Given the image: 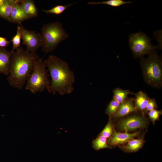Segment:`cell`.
Here are the masks:
<instances>
[{
    "instance_id": "15",
    "label": "cell",
    "mask_w": 162,
    "mask_h": 162,
    "mask_svg": "<svg viewBox=\"0 0 162 162\" xmlns=\"http://www.w3.org/2000/svg\"><path fill=\"white\" fill-rule=\"evenodd\" d=\"M19 5L31 18L38 16V10L33 0H21Z\"/></svg>"
},
{
    "instance_id": "9",
    "label": "cell",
    "mask_w": 162,
    "mask_h": 162,
    "mask_svg": "<svg viewBox=\"0 0 162 162\" xmlns=\"http://www.w3.org/2000/svg\"><path fill=\"white\" fill-rule=\"evenodd\" d=\"M140 134V131L132 134L125 132H118L116 131L114 128L112 135L107 140V143L111 147L124 144L131 139L138 136Z\"/></svg>"
},
{
    "instance_id": "12",
    "label": "cell",
    "mask_w": 162,
    "mask_h": 162,
    "mask_svg": "<svg viewBox=\"0 0 162 162\" xmlns=\"http://www.w3.org/2000/svg\"><path fill=\"white\" fill-rule=\"evenodd\" d=\"M31 18L20 6L19 4H15L13 7L9 22L21 25L22 22Z\"/></svg>"
},
{
    "instance_id": "24",
    "label": "cell",
    "mask_w": 162,
    "mask_h": 162,
    "mask_svg": "<svg viewBox=\"0 0 162 162\" xmlns=\"http://www.w3.org/2000/svg\"><path fill=\"white\" fill-rule=\"evenodd\" d=\"M147 113L151 120L154 123L155 121L158 119L160 116L162 114V111L154 109L149 111Z\"/></svg>"
},
{
    "instance_id": "13",
    "label": "cell",
    "mask_w": 162,
    "mask_h": 162,
    "mask_svg": "<svg viewBox=\"0 0 162 162\" xmlns=\"http://www.w3.org/2000/svg\"><path fill=\"white\" fill-rule=\"evenodd\" d=\"M135 98H134L135 106L137 110L140 111L143 115L149 100L147 94L142 91L134 94Z\"/></svg>"
},
{
    "instance_id": "8",
    "label": "cell",
    "mask_w": 162,
    "mask_h": 162,
    "mask_svg": "<svg viewBox=\"0 0 162 162\" xmlns=\"http://www.w3.org/2000/svg\"><path fill=\"white\" fill-rule=\"evenodd\" d=\"M147 121L143 116L134 115L120 119L117 127L121 130L128 132L146 126Z\"/></svg>"
},
{
    "instance_id": "22",
    "label": "cell",
    "mask_w": 162,
    "mask_h": 162,
    "mask_svg": "<svg viewBox=\"0 0 162 162\" xmlns=\"http://www.w3.org/2000/svg\"><path fill=\"white\" fill-rule=\"evenodd\" d=\"M22 35L21 27L20 25H18L17 27L16 34L13 37L10 41L12 43L13 47L11 51H14L20 47Z\"/></svg>"
},
{
    "instance_id": "21",
    "label": "cell",
    "mask_w": 162,
    "mask_h": 162,
    "mask_svg": "<svg viewBox=\"0 0 162 162\" xmlns=\"http://www.w3.org/2000/svg\"><path fill=\"white\" fill-rule=\"evenodd\" d=\"M74 4H70L64 5H57L50 9L43 10L42 11L47 14H53L58 15H59L62 14L67 8L73 5Z\"/></svg>"
},
{
    "instance_id": "6",
    "label": "cell",
    "mask_w": 162,
    "mask_h": 162,
    "mask_svg": "<svg viewBox=\"0 0 162 162\" xmlns=\"http://www.w3.org/2000/svg\"><path fill=\"white\" fill-rule=\"evenodd\" d=\"M150 39L144 33L138 32L129 35L130 47L135 58H142L146 54L156 52L158 47L154 46Z\"/></svg>"
},
{
    "instance_id": "11",
    "label": "cell",
    "mask_w": 162,
    "mask_h": 162,
    "mask_svg": "<svg viewBox=\"0 0 162 162\" xmlns=\"http://www.w3.org/2000/svg\"><path fill=\"white\" fill-rule=\"evenodd\" d=\"M137 110L134 104V98H128L120 104L118 109L113 117L119 118L123 117L133 112L137 111Z\"/></svg>"
},
{
    "instance_id": "7",
    "label": "cell",
    "mask_w": 162,
    "mask_h": 162,
    "mask_svg": "<svg viewBox=\"0 0 162 162\" xmlns=\"http://www.w3.org/2000/svg\"><path fill=\"white\" fill-rule=\"evenodd\" d=\"M20 25L22 39L23 44L26 46V50L31 53H36L38 49L42 46L40 33L27 29L22 24Z\"/></svg>"
},
{
    "instance_id": "5",
    "label": "cell",
    "mask_w": 162,
    "mask_h": 162,
    "mask_svg": "<svg viewBox=\"0 0 162 162\" xmlns=\"http://www.w3.org/2000/svg\"><path fill=\"white\" fill-rule=\"evenodd\" d=\"M46 67L42 58L36 60L34 70L26 81V90L35 94L43 91L50 86L51 82Z\"/></svg>"
},
{
    "instance_id": "25",
    "label": "cell",
    "mask_w": 162,
    "mask_h": 162,
    "mask_svg": "<svg viewBox=\"0 0 162 162\" xmlns=\"http://www.w3.org/2000/svg\"><path fill=\"white\" fill-rule=\"evenodd\" d=\"M157 107V104L155 99L154 98H149L145 113H147L149 111L155 109Z\"/></svg>"
},
{
    "instance_id": "27",
    "label": "cell",
    "mask_w": 162,
    "mask_h": 162,
    "mask_svg": "<svg viewBox=\"0 0 162 162\" xmlns=\"http://www.w3.org/2000/svg\"><path fill=\"white\" fill-rule=\"evenodd\" d=\"M5 0H0V7L4 3Z\"/></svg>"
},
{
    "instance_id": "3",
    "label": "cell",
    "mask_w": 162,
    "mask_h": 162,
    "mask_svg": "<svg viewBox=\"0 0 162 162\" xmlns=\"http://www.w3.org/2000/svg\"><path fill=\"white\" fill-rule=\"evenodd\" d=\"M143 76L146 82L156 88L162 85L161 58L154 52L146 58H141L140 62Z\"/></svg>"
},
{
    "instance_id": "14",
    "label": "cell",
    "mask_w": 162,
    "mask_h": 162,
    "mask_svg": "<svg viewBox=\"0 0 162 162\" xmlns=\"http://www.w3.org/2000/svg\"><path fill=\"white\" fill-rule=\"evenodd\" d=\"M21 0H5L0 7V17L9 21L12 8L15 4H19Z\"/></svg>"
},
{
    "instance_id": "1",
    "label": "cell",
    "mask_w": 162,
    "mask_h": 162,
    "mask_svg": "<svg viewBox=\"0 0 162 162\" xmlns=\"http://www.w3.org/2000/svg\"><path fill=\"white\" fill-rule=\"evenodd\" d=\"M51 78L48 92L61 95L71 93L74 91L75 77L67 62L54 55H50L44 61Z\"/></svg>"
},
{
    "instance_id": "10",
    "label": "cell",
    "mask_w": 162,
    "mask_h": 162,
    "mask_svg": "<svg viewBox=\"0 0 162 162\" xmlns=\"http://www.w3.org/2000/svg\"><path fill=\"white\" fill-rule=\"evenodd\" d=\"M13 52L8 51L6 48H0V74L9 75L10 58Z\"/></svg>"
},
{
    "instance_id": "4",
    "label": "cell",
    "mask_w": 162,
    "mask_h": 162,
    "mask_svg": "<svg viewBox=\"0 0 162 162\" xmlns=\"http://www.w3.org/2000/svg\"><path fill=\"white\" fill-rule=\"evenodd\" d=\"M40 34L42 50L46 53L53 51L62 41L68 36L62 24L58 22L44 25Z\"/></svg>"
},
{
    "instance_id": "20",
    "label": "cell",
    "mask_w": 162,
    "mask_h": 162,
    "mask_svg": "<svg viewBox=\"0 0 162 162\" xmlns=\"http://www.w3.org/2000/svg\"><path fill=\"white\" fill-rule=\"evenodd\" d=\"M131 2H126L123 0H109L101 2H92L88 3V4H103L108 5L113 7H118L125 4L130 3Z\"/></svg>"
},
{
    "instance_id": "17",
    "label": "cell",
    "mask_w": 162,
    "mask_h": 162,
    "mask_svg": "<svg viewBox=\"0 0 162 162\" xmlns=\"http://www.w3.org/2000/svg\"><path fill=\"white\" fill-rule=\"evenodd\" d=\"M113 98L120 104L128 98V96L129 94H135L129 90H123L119 88H115L113 90Z\"/></svg>"
},
{
    "instance_id": "2",
    "label": "cell",
    "mask_w": 162,
    "mask_h": 162,
    "mask_svg": "<svg viewBox=\"0 0 162 162\" xmlns=\"http://www.w3.org/2000/svg\"><path fill=\"white\" fill-rule=\"evenodd\" d=\"M36 53H31L20 47L13 51L10 58V74L7 78L13 87L21 89L34 70L36 60Z\"/></svg>"
},
{
    "instance_id": "23",
    "label": "cell",
    "mask_w": 162,
    "mask_h": 162,
    "mask_svg": "<svg viewBox=\"0 0 162 162\" xmlns=\"http://www.w3.org/2000/svg\"><path fill=\"white\" fill-rule=\"evenodd\" d=\"M114 127L112 122L111 118H109L107 123L99 134V136H103L107 139L111 137L113 135Z\"/></svg>"
},
{
    "instance_id": "26",
    "label": "cell",
    "mask_w": 162,
    "mask_h": 162,
    "mask_svg": "<svg viewBox=\"0 0 162 162\" xmlns=\"http://www.w3.org/2000/svg\"><path fill=\"white\" fill-rule=\"evenodd\" d=\"M10 42L6 38L0 36V48H5L9 45Z\"/></svg>"
},
{
    "instance_id": "18",
    "label": "cell",
    "mask_w": 162,
    "mask_h": 162,
    "mask_svg": "<svg viewBox=\"0 0 162 162\" xmlns=\"http://www.w3.org/2000/svg\"><path fill=\"white\" fill-rule=\"evenodd\" d=\"M92 146L96 151L106 148H112V147L108 144L106 138L103 136L99 135L92 141Z\"/></svg>"
},
{
    "instance_id": "16",
    "label": "cell",
    "mask_w": 162,
    "mask_h": 162,
    "mask_svg": "<svg viewBox=\"0 0 162 162\" xmlns=\"http://www.w3.org/2000/svg\"><path fill=\"white\" fill-rule=\"evenodd\" d=\"M144 143L143 138H133L129 141L125 145L121 146V147L123 151L126 152H135L142 148Z\"/></svg>"
},
{
    "instance_id": "19",
    "label": "cell",
    "mask_w": 162,
    "mask_h": 162,
    "mask_svg": "<svg viewBox=\"0 0 162 162\" xmlns=\"http://www.w3.org/2000/svg\"><path fill=\"white\" fill-rule=\"evenodd\" d=\"M120 105V104L113 98L106 110V113L109 116V118L114 117Z\"/></svg>"
}]
</instances>
